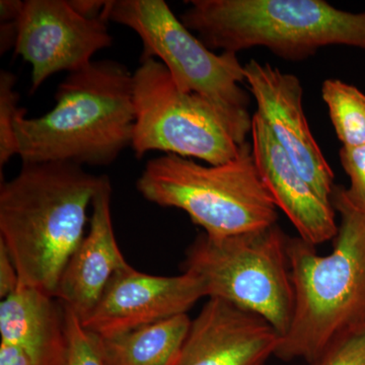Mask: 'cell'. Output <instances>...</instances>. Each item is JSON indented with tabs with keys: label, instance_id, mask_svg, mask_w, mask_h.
Wrapping results in <instances>:
<instances>
[{
	"label": "cell",
	"instance_id": "1",
	"mask_svg": "<svg viewBox=\"0 0 365 365\" xmlns=\"http://www.w3.org/2000/svg\"><path fill=\"white\" fill-rule=\"evenodd\" d=\"M107 176L68 163H23L0 185V242L21 284L55 297L66 264L86 237L88 207Z\"/></svg>",
	"mask_w": 365,
	"mask_h": 365
},
{
	"label": "cell",
	"instance_id": "10",
	"mask_svg": "<svg viewBox=\"0 0 365 365\" xmlns=\"http://www.w3.org/2000/svg\"><path fill=\"white\" fill-rule=\"evenodd\" d=\"M206 297L201 281L192 274L150 275L131 265L118 271L83 328L98 338H110L188 313Z\"/></svg>",
	"mask_w": 365,
	"mask_h": 365
},
{
	"label": "cell",
	"instance_id": "3",
	"mask_svg": "<svg viewBox=\"0 0 365 365\" xmlns=\"http://www.w3.org/2000/svg\"><path fill=\"white\" fill-rule=\"evenodd\" d=\"M55 106L40 117L20 108L14 120L21 163L111 165L131 148L135 113L133 73L114 60H98L68 73Z\"/></svg>",
	"mask_w": 365,
	"mask_h": 365
},
{
	"label": "cell",
	"instance_id": "22",
	"mask_svg": "<svg viewBox=\"0 0 365 365\" xmlns=\"http://www.w3.org/2000/svg\"><path fill=\"white\" fill-rule=\"evenodd\" d=\"M20 284L18 271L11 255L0 242V297L6 299L16 292Z\"/></svg>",
	"mask_w": 365,
	"mask_h": 365
},
{
	"label": "cell",
	"instance_id": "23",
	"mask_svg": "<svg viewBox=\"0 0 365 365\" xmlns=\"http://www.w3.org/2000/svg\"><path fill=\"white\" fill-rule=\"evenodd\" d=\"M76 13L86 19L103 18L108 0H68Z\"/></svg>",
	"mask_w": 365,
	"mask_h": 365
},
{
	"label": "cell",
	"instance_id": "9",
	"mask_svg": "<svg viewBox=\"0 0 365 365\" xmlns=\"http://www.w3.org/2000/svg\"><path fill=\"white\" fill-rule=\"evenodd\" d=\"M112 44L104 18L86 19L68 0H26L14 53L32 66L34 93L53 74L90 66L96 53Z\"/></svg>",
	"mask_w": 365,
	"mask_h": 365
},
{
	"label": "cell",
	"instance_id": "6",
	"mask_svg": "<svg viewBox=\"0 0 365 365\" xmlns=\"http://www.w3.org/2000/svg\"><path fill=\"white\" fill-rule=\"evenodd\" d=\"M135 113L131 148L136 158L150 151L222 165L239 155L253 116L227 109L177 88L162 62L141 57L133 73Z\"/></svg>",
	"mask_w": 365,
	"mask_h": 365
},
{
	"label": "cell",
	"instance_id": "18",
	"mask_svg": "<svg viewBox=\"0 0 365 365\" xmlns=\"http://www.w3.org/2000/svg\"><path fill=\"white\" fill-rule=\"evenodd\" d=\"M16 78L11 72L0 71V168H4L14 155H18V143L14 132V120L19 109L20 95L14 88Z\"/></svg>",
	"mask_w": 365,
	"mask_h": 365
},
{
	"label": "cell",
	"instance_id": "8",
	"mask_svg": "<svg viewBox=\"0 0 365 365\" xmlns=\"http://www.w3.org/2000/svg\"><path fill=\"white\" fill-rule=\"evenodd\" d=\"M103 18L127 26L143 42L141 57L162 62L177 88L237 112H249L245 66L235 53L216 54L163 0H108Z\"/></svg>",
	"mask_w": 365,
	"mask_h": 365
},
{
	"label": "cell",
	"instance_id": "2",
	"mask_svg": "<svg viewBox=\"0 0 365 365\" xmlns=\"http://www.w3.org/2000/svg\"><path fill=\"white\" fill-rule=\"evenodd\" d=\"M340 225L332 252L319 255L299 237H287L295 307L292 326L275 356L317 365L333 343L365 326V210L334 186Z\"/></svg>",
	"mask_w": 365,
	"mask_h": 365
},
{
	"label": "cell",
	"instance_id": "15",
	"mask_svg": "<svg viewBox=\"0 0 365 365\" xmlns=\"http://www.w3.org/2000/svg\"><path fill=\"white\" fill-rule=\"evenodd\" d=\"M0 336L34 365H66V314L52 295L20 283L0 304Z\"/></svg>",
	"mask_w": 365,
	"mask_h": 365
},
{
	"label": "cell",
	"instance_id": "14",
	"mask_svg": "<svg viewBox=\"0 0 365 365\" xmlns=\"http://www.w3.org/2000/svg\"><path fill=\"white\" fill-rule=\"evenodd\" d=\"M112 186L105 180L93 198L90 228L60 277L55 297L81 322L97 306L113 276L128 265L113 227Z\"/></svg>",
	"mask_w": 365,
	"mask_h": 365
},
{
	"label": "cell",
	"instance_id": "20",
	"mask_svg": "<svg viewBox=\"0 0 365 365\" xmlns=\"http://www.w3.org/2000/svg\"><path fill=\"white\" fill-rule=\"evenodd\" d=\"M317 365H365V326L333 343Z\"/></svg>",
	"mask_w": 365,
	"mask_h": 365
},
{
	"label": "cell",
	"instance_id": "21",
	"mask_svg": "<svg viewBox=\"0 0 365 365\" xmlns=\"http://www.w3.org/2000/svg\"><path fill=\"white\" fill-rule=\"evenodd\" d=\"M341 165L350 179L345 188L347 198L365 210V144L357 148H343L339 151Z\"/></svg>",
	"mask_w": 365,
	"mask_h": 365
},
{
	"label": "cell",
	"instance_id": "11",
	"mask_svg": "<svg viewBox=\"0 0 365 365\" xmlns=\"http://www.w3.org/2000/svg\"><path fill=\"white\" fill-rule=\"evenodd\" d=\"M245 76L257 113L297 170L324 200L331 202L334 173L309 129L302 108V83L268 63L251 60Z\"/></svg>",
	"mask_w": 365,
	"mask_h": 365
},
{
	"label": "cell",
	"instance_id": "25",
	"mask_svg": "<svg viewBox=\"0 0 365 365\" xmlns=\"http://www.w3.org/2000/svg\"><path fill=\"white\" fill-rule=\"evenodd\" d=\"M24 4L21 0L0 1V23H18L23 13Z\"/></svg>",
	"mask_w": 365,
	"mask_h": 365
},
{
	"label": "cell",
	"instance_id": "19",
	"mask_svg": "<svg viewBox=\"0 0 365 365\" xmlns=\"http://www.w3.org/2000/svg\"><path fill=\"white\" fill-rule=\"evenodd\" d=\"M63 307L68 343L66 365H109L101 351L97 338L83 328L73 312Z\"/></svg>",
	"mask_w": 365,
	"mask_h": 365
},
{
	"label": "cell",
	"instance_id": "24",
	"mask_svg": "<svg viewBox=\"0 0 365 365\" xmlns=\"http://www.w3.org/2000/svg\"><path fill=\"white\" fill-rule=\"evenodd\" d=\"M0 365H34L30 359L16 346L0 343Z\"/></svg>",
	"mask_w": 365,
	"mask_h": 365
},
{
	"label": "cell",
	"instance_id": "17",
	"mask_svg": "<svg viewBox=\"0 0 365 365\" xmlns=\"http://www.w3.org/2000/svg\"><path fill=\"white\" fill-rule=\"evenodd\" d=\"M322 98L343 148L364 145V93L339 79H327L322 86Z\"/></svg>",
	"mask_w": 365,
	"mask_h": 365
},
{
	"label": "cell",
	"instance_id": "16",
	"mask_svg": "<svg viewBox=\"0 0 365 365\" xmlns=\"http://www.w3.org/2000/svg\"><path fill=\"white\" fill-rule=\"evenodd\" d=\"M191 321L180 314L114 337H95L109 365H176Z\"/></svg>",
	"mask_w": 365,
	"mask_h": 365
},
{
	"label": "cell",
	"instance_id": "12",
	"mask_svg": "<svg viewBox=\"0 0 365 365\" xmlns=\"http://www.w3.org/2000/svg\"><path fill=\"white\" fill-rule=\"evenodd\" d=\"M280 341L261 317L208 299L191 321L176 365H266Z\"/></svg>",
	"mask_w": 365,
	"mask_h": 365
},
{
	"label": "cell",
	"instance_id": "13",
	"mask_svg": "<svg viewBox=\"0 0 365 365\" xmlns=\"http://www.w3.org/2000/svg\"><path fill=\"white\" fill-rule=\"evenodd\" d=\"M251 136L262 181L300 239L314 247L335 239L339 225L332 203L324 200L300 175L257 112L252 120Z\"/></svg>",
	"mask_w": 365,
	"mask_h": 365
},
{
	"label": "cell",
	"instance_id": "4",
	"mask_svg": "<svg viewBox=\"0 0 365 365\" xmlns=\"http://www.w3.org/2000/svg\"><path fill=\"white\" fill-rule=\"evenodd\" d=\"M180 20L210 50L237 54L264 47L302 61L328 46L365 51V13L324 0H192Z\"/></svg>",
	"mask_w": 365,
	"mask_h": 365
},
{
	"label": "cell",
	"instance_id": "26",
	"mask_svg": "<svg viewBox=\"0 0 365 365\" xmlns=\"http://www.w3.org/2000/svg\"><path fill=\"white\" fill-rule=\"evenodd\" d=\"M18 23H1L0 26V53L4 54L16 46Z\"/></svg>",
	"mask_w": 365,
	"mask_h": 365
},
{
	"label": "cell",
	"instance_id": "5",
	"mask_svg": "<svg viewBox=\"0 0 365 365\" xmlns=\"http://www.w3.org/2000/svg\"><path fill=\"white\" fill-rule=\"evenodd\" d=\"M144 199L184 211L210 237H223L277 223V206L257 169L252 144L222 165H203L191 158H153L137 179Z\"/></svg>",
	"mask_w": 365,
	"mask_h": 365
},
{
	"label": "cell",
	"instance_id": "7",
	"mask_svg": "<svg viewBox=\"0 0 365 365\" xmlns=\"http://www.w3.org/2000/svg\"><path fill=\"white\" fill-rule=\"evenodd\" d=\"M287 237L277 223L230 237L202 232L187 250L182 272L201 281L206 297L261 317L282 339L295 307Z\"/></svg>",
	"mask_w": 365,
	"mask_h": 365
}]
</instances>
